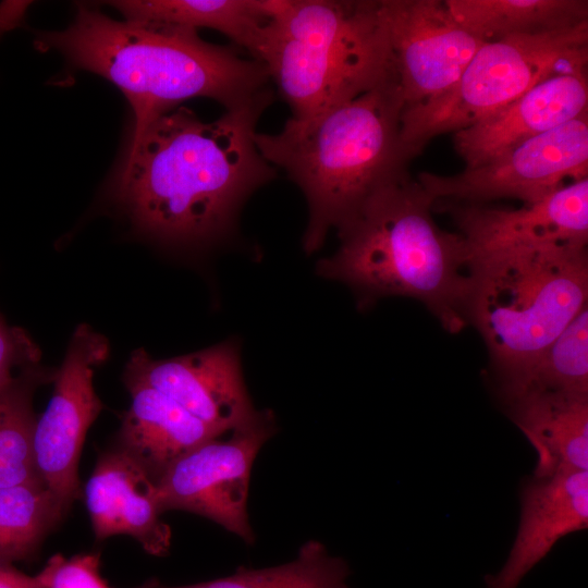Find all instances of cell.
<instances>
[{
    "label": "cell",
    "instance_id": "6da1fadb",
    "mask_svg": "<svg viewBox=\"0 0 588 588\" xmlns=\"http://www.w3.org/2000/svg\"><path fill=\"white\" fill-rule=\"evenodd\" d=\"M273 94L204 122L179 106L132 132L110 196L144 235L201 249L235 232L247 198L277 176L259 152L257 123Z\"/></svg>",
    "mask_w": 588,
    "mask_h": 588
},
{
    "label": "cell",
    "instance_id": "7a4b0ae2",
    "mask_svg": "<svg viewBox=\"0 0 588 588\" xmlns=\"http://www.w3.org/2000/svg\"><path fill=\"white\" fill-rule=\"evenodd\" d=\"M35 47L54 49L72 69L118 86L135 114L132 132L191 98L232 110L273 94L264 64L233 47L207 42L191 28L115 21L86 4L66 29L38 33Z\"/></svg>",
    "mask_w": 588,
    "mask_h": 588
},
{
    "label": "cell",
    "instance_id": "3957f363",
    "mask_svg": "<svg viewBox=\"0 0 588 588\" xmlns=\"http://www.w3.org/2000/svg\"><path fill=\"white\" fill-rule=\"evenodd\" d=\"M404 101L394 79L311 117L290 118L275 134L256 133L261 156L301 188L308 206L303 236L317 252L415 157L401 138Z\"/></svg>",
    "mask_w": 588,
    "mask_h": 588
},
{
    "label": "cell",
    "instance_id": "277c9868",
    "mask_svg": "<svg viewBox=\"0 0 588 588\" xmlns=\"http://www.w3.org/2000/svg\"><path fill=\"white\" fill-rule=\"evenodd\" d=\"M434 201L403 173L338 229L340 246L318 262V273L347 284L364 305L384 296L415 298L443 329L460 332L468 326L469 254L458 233L434 222Z\"/></svg>",
    "mask_w": 588,
    "mask_h": 588
},
{
    "label": "cell",
    "instance_id": "5b68a950",
    "mask_svg": "<svg viewBox=\"0 0 588 588\" xmlns=\"http://www.w3.org/2000/svg\"><path fill=\"white\" fill-rule=\"evenodd\" d=\"M252 58L295 119L397 79L381 0H273Z\"/></svg>",
    "mask_w": 588,
    "mask_h": 588
},
{
    "label": "cell",
    "instance_id": "8992f818",
    "mask_svg": "<svg viewBox=\"0 0 588 588\" xmlns=\"http://www.w3.org/2000/svg\"><path fill=\"white\" fill-rule=\"evenodd\" d=\"M467 324L480 333L499 387L587 306V244L552 243L469 256Z\"/></svg>",
    "mask_w": 588,
    "mask_h": 588
},
{
    "label": "cell",
    "instance_id": "52a82bcc",
    "mask_svg": "<svg viewBox=\"0 0 588 588\" xmlns=\"http://www.w3.org/2000/svg\"><path fill=\"white\" fill-rule=\"evenodd\" d=\"M588 65V22L485 42L458 81L434 100L403 109L401 138L417 156L433 137L466 128L542 81Z\"/></svg>",
    "mask_w": 588,
    "mask_h": 588
},
{
    "label": "cell",
    "instance_id": "ba28073f",
    "mask_svg": "<svg viewBox=\"0 0 588 588\" xmlns=\"http://www.w3.org/2000/svg\"><path fill=\"white\" fill-rule=\"evenodd\" d=\"M277 430L273 413L257 411L247 422L182 456L156 483L162 514L170 510L194 513L219 524L246 543H254L247 513L252 467Z\"/></svg>",
    "mask_w": 588,
    "mask_h": 588
},
{
    "label": "cell",
    "instance_id": "9c48e42d",
    "mask_svg": "<svg viewBox=\"0 0 588 588\" xmlns=\"http://www.w3.org/2000/svg\"><path fill=\"white\" fill-rule=\"evenodd\" d=\"M588 174V112L453 175L420 172L418 183L434 199L483 204L514 198L536 203Z\"/></svg>",
    "mask_w": 588,
    "mask_h": 588
},
{
    "label": "cell",
    "instance_id": "30bf717a",
    "mask_svg": "<svg viewBox=\"0 0 588 588\" xmlns=\"http://www.w3.org/2000/svg\"><path fill=\"white\" fill-rule=\"evenodd\" d=\"M108 340L88 324L71 336L61 366L54 371L53 392L37 417L34 453L44 483L68 509L81 495L78 462L89 427L102 409L94 388L96 369L109 356Z\"/></svg>",
    "mask_w": 588,
    "mask_h": 588
},
{
    "label": "cell",
    "instance_id": "8fae6325",
    "mask_svg": "<svg viewBox=\"0 0 588 588\" xmlns=\"http://www.w3.org/2000/svg\"><path fill=\"white\" fill-rule=\"evenodd\" d=\"M404 109L434 100L461 77L485 44L444 0H381Z\"/></svg>",
    "mask_w": 588,
    "mask_h": 588
},
{
    "label": "cell",
    "instance_id": "7c38bea8",
    "mask_svg": "<svg viewBox=\"0 0 588 588\" xmlns=\"http://www.w3.org/2000/svg\"><path fill=\"white\" fill-rule=\"evenodd\" d=\"M124 380L157 389L221 433L247 422L257 413L234 340L169 359H154L145 350H137L126 364Z\"/></svg>",
    "mask_w": 588,
    "mask_h": 588
},
{
    "label": "cell",
    "instance_id": "4fadbf2b",
    "mask_svg": "<svg viewBox=\"0 0 588 588\" xmlns=\"http://www.w3.org/2000/svg\"><path fill=\"white\" fill-rule=\"evenodd\" d=\"M465 241L469 256L552 243L587 244L588 177L516 209L483 204L441 203Z\"/></svg>",
    "mask_w": 588,
    "mask_h": 588
},
{
    "label": "cell",
    "instance_id": "5bb4252c",
    "mask_svg": "<svg viewBox=\"0 0 588 588\" xmlns=\"http://www.w3.org/2000/svg\"><path fill=\"white\" fill-rule=\"evenodd\" d=\"M588 112L587 68L555 74L488 118L454 133L456 152L474 168Z\"/></svg>",
    "mask_w": 588,
    "mask_h": 588
},
{
    "label": "cell",
    "instance_id": "9a60e30c",
    "mask_svg": "<svg viewBox=\"0 0 588 588\" xmlns=\"http://www.w3.org/2000/svg\"><path fill=\"white\" fill-rule=\"evenodd\" d=\"M517 532L502 568L487 588H517L563 537L588 525V470L531 476L520 488Z\"/></svg>",
    "mask_w": 588,
    "mask_h": 588
},
{
    "label": "cell",
    "instance_id": "2e32d148",
    "mask_svg": "<svg viewBox=\"0 0 588 588\" xmlns=\"http://www.w3.org/2000/svg\"><path fill=\"white\" fill-rule=\"evenodd\" d=\"M85 495L98 540L124 534L151 555L168 553L171 528L161 519L156 482L126 454L114 446L102 452Z\"/></svg>",
    "mask_w": 588,
    "mask_h": 588
},
{
    "label": "cell",
    "instance_id": "e0dca14e",
    "mask_svg": "<svg viewBox=\"0 0 588 588\" xmlns=\"http://www.w3.org/2000/svg\"><path fill=\"white\" fill-rule=\"evenodd\" d=\"M131 394L114 448L137 463L157 483L182 456L222 434L157 389L124 380Z\"/></svg>",
    "mask_w": 588,
    "mask_h": 588
},
{
    "label": "cell",
    "instance_id": "ac0fdd59",
    "mask_svg": "<svg viewBox=\"0 0 588 588\" xmlns=\"http://www.w3.org/2000/svg\"><path fill=\"white\" fill-rule=\"evenodd\" d=\"M502 403L537 453L532 476L588 470V395L530 390Z\"/></svg>",
    "mask_w": 588,
    "mask_h": 588
},
{
    "label": "cell",
    "instance_id": "d6986e66",
    "mask_svg": "<svg viewBox=\"0 0 588 588\" xmlns=\"http://www.w3.org/2000/svg\"><path fill=\"white\" fill-rule=\"evenodd\" d=\"M107 3L127 21L218 30L252 57L271 16L273 0H119Z\"/></svg>",
    "mask_w": 588,
    "mask_h": 588
},
{
    "label": "cell",
    "instance_id": "ffe728a7",
    "mask_svg": "<svg viewBox=\"0 0 588 588\" xmlns=\"http://www.w3.org/2000/svg\"><path fill=\"white\" fill-rule=\"evenodd\" d=\"M457 23L483 42L544 34L588 22L587 0H444Z\"/></svg>",
    "mask_w": 588,
    "mask_h": 588
},
{
    "label": "cell",
    "instance_id": "44dd1931",
    "mask_svg": "<svg viewBox=\"0 0 588 588\" xmlns=\"http://www.w3.org/2000/svg\"><path fill=\"white\" fill-rule=\"evenodd\" d=\"M54 371L39 364L0 389V488L44 483L34 453L33 400L38 388L53 381Z\"/></svg>",
    "mask_w": 588,
    "mask_h": 588
},
{
    "label": "cell",
    "instance_id": "7402d4cb",
    "mask_svg": "<svg viewBox=\"0 0 588 588\" xmlns=\"http://www.w3.org/2000/svg\"><path fill=\"white\" fill-rule=\"evenodd\" d=\"M530 390L588 395V308L513 378L499 387L501 401Z\"/></svg>",
    "mask_w": 588,
    "mask_h": 588
},
{
    "label": "cell",
    "instance_id": "603a6c76",
    "mask_svg": "<svg viewBox=\"0 0 588 588\" xmlns=\"http://www.w3.org/2000/svg\"><path fill=\"white\" fill-rule=\"evenodd\" d=\"M68 511L42 482L0 488V563L34 558Z\"/></svg>",
    "mask_w": 588,
    "mask_h": 588
},
{
    "label": "cell",
    "instance_id": "cb8c5ba5",
    "mask_svg": "<svg viewBox=\"0 0 588 588\" xmlns=\"http://www.w3.org/2000/svg\"><path fill=\"white\" fill-rule=\"evenodd\" d=\"M345 560L331 555L318 540L306 541L291 562L265 568L240 567L234 574L185 586H166L151 578L134 588H352Z\"/></svg>",
    "mask_w": 588,
    "mask_h": 588
},
{
    "label": "cell",
    "instance_id": "d4e9b609",
    "mask_svg": "<svg viewBox=\"0 0 588 588\" xmlns=\"http://www.w3.org/2000/svg\"><path fill=\"white\" fill-rule=\"evenodd\" d=\"M42 571L47 588H111L101 576L99 553H82L70 559L56 554Z\"/></svg>",
    "mask_w": 588,
    "mask_h": 588
},
{
    "label": "cell",
    "instance_id": "484cf974",
    "mask_svg": "<svg viewBox=\"0 0 588 588\" xmlns=\"http://www.w3.org/2000/svg\"><path fill=\"white\" fill-rule=\"evenodd\" d=\"M40 359V350L32 336L23 328L10 326L0 314V389L39 365Z\"/></svg>",
    "mask_w": 588,
    "mask_h": 588
},
{
    "label": "cell",
    "instance_id": "4316f807",
    "mask_svg": "<svg viewBox=\"0 0 588 588\" xmlns=\"http://www.w3.org/2000/svg\"><path fill=\"white\" fill-rule=\"evenodd\" d=\"M0 588H47V578L42 569L30 576L13 565L0 563Z\"/></svg>",
    "mask_w": 588,
    "mask_h": 588
}]
</instances>
